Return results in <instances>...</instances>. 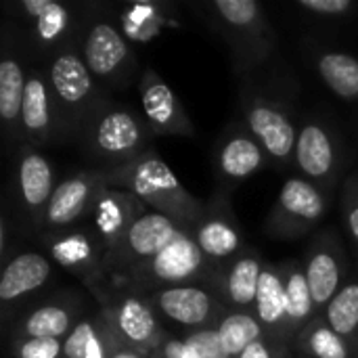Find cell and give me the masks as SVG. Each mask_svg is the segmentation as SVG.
<instances>
[{
	"mask_svg": "<svg viewBox=\"0 0 358 358\" xmlns=\"http://www.w3.org/2000/svg\"><path fill=\"white\" fill-rule=\"evenodd\" d=\"M103 178L107 187L130 191L149 210L168 216L189 235L201 218L206 203L195 199L178 182L170 166L155 151H149L128 166L103 170Z\"/></svg>",
	"mask_w": 358,
	"mask_h": 358,
	"instance_id": "6da1fadb",
	"label": "cell"
},
{
	"mask_svg": "<svg viewBox=\"0 0 358 358\" xmlns=\"http://www.w3.org/2000/svg\"><path fill=\"white\" fill-rule=\"evenodd\" d=\"M218 271L210 264V260L203 256L195 239L180 231L174 241L164 248L153 258L136 264L134 268L113 277L115 287L117 283H126L134 287V294L151 296L153 292L176 287V285H191V283H216Z\"/></svg>",
	"mask_w": 358,
	"mask_h": 358,
	"instance_id": "7a4b0ae2",
	"label": "cell"
},
{
	"mask_svg": "<svg viewBox=\"0 0 358 358\" xmlns=\"http://www.w3.org/2000/svg\"><path fill=\"white\" fill-rule=\"evenodd\" d=\"M86 153L111 170L122 168L153 151L151 128L145 120L124 107H96L84 126Z\"/></svg>",
	"mask_w": 358,
	"mask_h": 358,
	"instance_id": "3957f363",
	"label": "cell"
},
{
	"mask_svg": "<svg viewBox=\"0 0 358 358\" xmlns=\"http://www.w3.org/2000/svg\"><path fill=\"white\" fill-rule=\"evenodd\" d=\"M214 29L227 40L239 69H256L275 50V34L256 0H214L208 4Z\"/></svg>",
	"mask_w": 358,
	"mask_h": 358,
	"instance_id": "277c9868",
	"label": "cell"
},
{
	"mask_svg": "<svg viewBox=\"0 0 358 358\" xmlns=\"http://www.w3.org/2000/svg\"><path fill=\"white\" fill-rule=\"evenodd\" d=\"M48 86L55 103V113L71 132L84 130L86 122L101 105L94 96L96 80L84 63L82 52L65 48L55 55L48 65Z\"/></svg>",
	"mask_w": 358,
	"mask_h": 358,
	"instance_id": "5b68a950",
	"label": "cell"
},
{
	"mask_svg": "<svg viewBox=\"0 0 358 358\" xmlns=\"http://www.w3.org/2000/svg\"><path fill=\"white\" fill-rule=\"evenodd\" d=\"M245 128L262 145L264 153L279 166L296 164L298 130L281 101L262 94H243L241 101Z\"/></svg>",
	"mask_w": 358,
	"mask_h": 358,
	"instance_id": "8992f818",
	"label": "cell"
},
{
	"mask_svg": "<svg viewBox=\"0 0 358 358\" xmlns=\"http://www.w3.org/2000/svg\"><path fill=\"white\" fill-rule=\"evenodd\" d=\"M327 212V195L306 178H287L268 214L266 231L277 239H298L310 233Z\"/></svg>",
	"mask_w": 358,
	"mask_h": 358,
	"instance_id": "52a82bcc",
	"label": "cell"
},
{
	"mask_svg": "<svg viewBox=\"0 0 358 358\" xmlns=\"http://www.w3.org/2000/svg\"><path fill=\"white\" fill-rule=\"evenodd\" d=\"M178 233H180V229L176 222H172L168 216H164L159 212L149 210L128 229V233L122 237V241L103 256L99 279L105 273L111 277H117V275L134 268L136 264L153 258L164 248H168Z\"/></svg>",
	"mask_w": 358,
	"mask_h": 358,
	"instance_id": "ba28073f",
	"label": "cell"
},
{
	"mask_svg": "<svg viewBox=\"0 0 358 358\" xmlns=\"http://www.w3.org/2000/svg\"><path fill=\"white\" fill-rule=\"evenodd\" d=\"M159 321L185 327V329H206L216 327L227 315V306L214 287H203L201 283L176 285L153 292L149 296Z\"/></svg>",
	"mask_w": 358,
	"mask_h": 358,
	"instance_id": "9c48e42d",
	"label": "cell"
},
{
	"mask_svg": "<svg viewBox=\"0 0 358 358\" xmlns=\"http://www.w3.org/2000/svg\"><path fill=\"white\" fill-rule=\"evenodd\" d=\"M103 321L122 344L151 357L168 338L149 296L126 294L105 302Z\"/></svg>",
	"mask_w": 358,
	"mask_h": 358,
	"instance_id": "30bf717a",
	"label": "cell"
},
{
	"mask_svg": "<svg viewBox=\"0 0 358 358\" xmlns=\"http://www.w3.org/2000/svg\"><path fill=\"white\" fill-rule=\"evenodd\" d=\"M294 166L302 172V178L319 187L325 195L336 187L342 168V145L327 122L313 117L302 124Z\"/></svg>",
	"mask_w": 358,
	"mask_h": 358,
	"instance_id": "8fae6325",
	"label": "cell"
},
{
	"mask_svg": "<svg viewBox=\"0 0 358 358\" xmlns=\"http://www.w3.org/2000/svg\"><path fill=\"white\" fill-rule=\"evenodd\" d=\"M191 237L210 260V264L218 271V266H227L243 252V233L235 212L231 210L229 191H216L214 197L203 206L201 218L191 231Z\"/></svg>",
	"mask_w": 358,
	"mask_h": 358,
	"instance_id": "7c38bea8",
	"label": "cell"
},
{
	"mask_svg": "<svg viewBox=\"0 0 358 358\" xmlns=\"http://www.w3.org/2000/svg\"><path fill=\"white\" fill-rule=\"evenodd\" d=\"M82 57L96 82L126 86L124 82L134 73L136 59L122 34L109 21H96L88 27L82 42Z\"/></svg>",
	"mask_w": 358,
	"mask_h": 358,
	"instance_id": "4fadbf2b",
	"label": "cell"
},
{
	"mask_svg": "<svg viewBox=\"0 0 358 358\" xmlns=\"http://www.w3.org/2000/svg\"><path fill=\"white\" fill-rule=\"evenodd\" d=\"M105 187L103 170L99 168L78 172L61 180L46 206L42 227L50 233L71 229V224H76L84 214L90 216L92 203Z\"/></svg>",
	"mask_w": 358,
	"mask_h": 358,
	"instance_id": "5bb4252c",
	"label": "cell"
},
{
	"mask_svg": "<svg viewBox=\"0 0 358 358\" xmlns=\"http://www.w3.org/2000/svg\"><path fill=\"white\" fill-rule=\"evenodd\" d=\"M145 122L157 136H193L195 128L174 90L151 67L138 78Z\"/></svg>",
	"mask_w": 358,
	"mask_h": 358,
	"instance_id": "9a60e30c",
	"label": "cell"
},
{
	"mask_svg": "<svg viewBox=\"0 0 358 358\" xmlns=\"http://www.w3.org/2000/svg\"><path fill=\"white\" fill-rule=\"evenodd\" d=\"M266 153L262 145L252 136L248 128L231 126L214 145V170L218 180L231 191L241 180L260 172L266 164Z\"/></svg>",
	"mask_w": 358,
	"mask_h": 358,
	"instance_id": "2e32d148",
	"label": "cell"
},
{
	"mask_svg": "<svg viewBox=\"0 0 358 358\" xmlns=\"http://www.w3.org/2000/svg\"><path fill=\"white\" fill-rule=\"evenodd\" d=\"M147 212L149 208L130 191L105 187L96 195L90 210L94 237L103 248V256L113 250L128 233V229Z\"/></svg>",
	"mask_w": 358,
	"mask_h": 358,
	"instance_id": "e0dca14e",
	"label": "cell"
},
{
	"mask_svg": "<svg viewBox=\"0 0 358 358\" xmlns=\"http://www.w3.org/2000/svg\"><path fill=\"white\" fill-rule=\"evenodd\" d=\"M306 281L317 310H325L336 294L344 287V250L331 231L315 237L304 260Z\"/></svg>",
	"mask_w": 358,
	"mask_h": 358,
	"instance_id": "ac0fdd59",
	"label": "cell"
},
{
	"mask_svg": "<svg viewBox=\"0 0 358 358\" xmlns=\"http://www.w3.org/2000/svg\"><path fill=\"white\" fill-rule=\"evenodd\" d=\"M50 258L71 275L86 281L90 287L101 275L103 248L96 237H90L80 229H63L50 233L46 239Z\"/></svg>",
	"mask_w": 358,
	"mask_h": 358,
	"instance_id": "d6986e66",
	"label": "cell"
},
{
	"mask_svg": "<svg viewBox=\"0 0 358 358\" xmlns=\"http://www.w3.org/2000/svg\"><path fill=\"white\" fill-rule=\"evenodd\" d=\"M264 262L256 250H243L237 258H233L216 277L214 289L220 296L222 304L231 310L252 313L256 306L258 283L262 275Z\"/></svg>",
	"mask_w": 358,
	"mask_h": 358,
	"instance_id": "ffe728a7",
	"label": "cell"
},
{
	"mask_svg": "<svg viewBox=\"0 0 358 358\" xmlns=\"http://www.w3.org/2000/svg\"><path fill=\"white\" fill-rule=\"evenodd\" d=\"M17 187H19L21 206H23L29 222H34V227H38V224L42 227L46 206L57 189L55 170H52L50 162L42 153L27 149L19 157Z\"/></svg>",
	"mask_w": 358,
	"mask_h": 358,
	"instance_id": "44dd1931",
	"label": "cell"
},
{
	"mask_svg": "<svg viewBox=\"0 0 358 358\" xmlns=\"http://www.w3.org/2000/svg\"><path fill=\"white\" fill-rule=\"evenodd\" d=\"M55 126V103L48 82L31 71L27 76L23 107H21V136L27 145L36 147L50 138Z\"/></svg>",
	"mask_w": 358,
	"mask_h": 358,
	"instance_id": "7402d4cb",
	"label": "cell"
},
{
	"mask_svg": "<svg viewBox=\"0 0 358 358\" xmlns=\"http://www.w3.org/2000/svg\"><path fill=\"white\" fill-rule=\"evenodd\" d=\"M254 315L264 327V334L271 342L283 344L285 342V279L281 264H264Z\"/></svg>",
	"mask_w": 358,
	"mask_h": 358,
	"instance_id": "603a6c76",
	"label": "cell"
},
{
	"mask_svg": "<svg viewBox=\"0 0 358 358\" xmlns=\"http://www.w3.org/2000/svg\"><path fill=\"white\" fill-rule=\"evenodd\" d=\"M281 271L285 279V342L289 346L296 342L300 331L317 319V306L306 281L304 264L292 260L281 264Z\"/></svg>",
	"mask_w": 358,
	"mask_h": 358,
	"instance_id": "cb8c5ba5",
	"label": "cell"
},
{
	"mask_svg": "<svg viewBox=\"0 0 358 358\" xmlns=\"http://www.w3.org/2000/svg\"><path fill=\"white\" fill-rule=\"evenodd\" d=\"M52 273V266L48 258H44L38 252H23L17 254L10 262H6L2 277H0V300L13 302L19 300L40 287L48 281Z\"/></svg>",
	"mask_w": 358,
	"mask_h": 358,
	"instance_id": "d4e9b609",
	"label": "cell"
},
{
	"mask_svg": "<svg viewBox=\"0 0 358 358\" xmlns=\"http://www.w3.org/2000/svg\"><path fill=\"white\" fill-rule=\"evenodd\" d=\"M78 325V304L48 302L34 308L21 325L19 338H36V340H65L71 329Z\"/></svg>",
	"mask_w": 358,
	"mask_h": 358,
	"instance_id": "484cf974",
	"label": "cell"
},
{
	"mask_svg": "<svg viewBox=\"0 0 358 358\" xmlns=\"http://www.w3.org/2000/svg\"><path fill=\"white\" fill-rule=\"evenodd\" d=\"M27 78L17 57L6 55L0 61V117L8 134H21V107Z\"/></svg>",
	"mask_w": 358,
	"mask_h": 358,
	"instance_id": "4316f807",
	"label": "cell"
},
{
	"mask_svg": "<svg viewBox=\"0 0 358 358\" xmlns=\"http://www.w3.org/2000/svg\"><path fill=\"white\" fill-rule=\"evenodd\" d=\"M325 86L344 101H358V59L346 52L327 50L315 61Z\"/></svg>",
	"mask_w": 358,
	"mask_h": 358,
	"instance_id": "83f0119b",
	"label": "cell"
},
{
	"mask_svg": "<svg viewBox=\"0 0 358 358\" xmlns=\"http://www.w3.org/2000/svg\"><path fill=\"white\" fill-rule=\"evenodd\" d=\"M296 348L306 358H350V344L338 336L323 317L310 321L296 338Z\"/></svg>",
	"mask_w": 358,
	"mask_h": 358,
	"instance_id": "f1b7e54d",
	"label": "cell"
},
{
	"mask_svg": "<svg viewBox=\"0 0 358 358\" xmlns=\"http://www.w3.org/2000/svg\"><path fill=\"white\" fill-rule=\"evenodd\" d=\"M220 342L231 358H237L248 346L254 342L266 338L264 327L256 319L254 313H241V310H227V315L216 325Z\"/></svg>",
	"mask_w": 358,
	"mask_h": 358,
	"instance_id": "f546056e",
	"label": "cell"
},
{
	"mask_svg": "<svg viewBox=\"0 0 358 358\" xmlns=\"http://www.w3.org/2000/svg\"><path fill=\"white\" fill-rule=\"evenodd\" d=\"M325 323L348 344L358 338V281H348L327 304Z\"/></svg>",
	"mask_w": 358,
	"mask_h": 358,
	"instance_id": "4dcf8cb0",
	"label": "cell"
},
{
	"mask_svg": "<svg viewBox=\"0 0 358 358\" xmlns=\"http://www.w3.org/2000/svg\"><path fill=\"white\" fill-rule=\"evenodd\" d=\"M166 25V17L162 10V4H128L122 13V34L136 40L147 42L159 34V29Z\"/></svg>",
	"mask_w": 358,
	"mask_h": 358,
	"instance_id": "1f68e13d",
	"label": "cell"
},
{
	"mask_svg": "<svg viewBox=\"0 0 358 358\" xmlns=\"http://www.w3.org/2000/svg\"><path fill=\"white\" fill-rule=\"evenodd\" d=\"M69 21H71L69 8L50 0L46 10L34 21V31H36L34 36L40 44H55L69 29Z\"/></svg>",
	"mask_w": 358,
	"mask_h": 358,
	"instance_id": "d6a6232c",
	"label": "cell"
},
{
	"mask_svg": "<svg viewBox=\"0 0 358 358\" xmlns=\"http://www.w3.org/2000/svg\"><path fill=\"white\" fill-rule=\"evenodd\" d=\"M182 344H185V358H231L220 342L216 327L189 331L182 338Z\"/></svg>",
	"mask_w": 358,
	"mask_h": 358,
	"instance_id": "836d02e7",
	"label": "cell"
},
{
	"mask_svg": "<svg viewBox=\"0 0 358 358\" xmlns=\"http://www.w3.org/2000/svg\"><path fill=\"white\" fill-rule=\"evenodd\" d=\"M15 358H63L61 340H36V338H13Z\"/></svg>",
	"mask_w": 358,
	"mask_h": 358,
	"instance_id": "e575fe53",
	"label": "cell"
},
{
	"mask_svg": "<svg viewBox=\"0 0 358 358\" xmlns=\"http://www.w3.org/2000/svg\"><path fill=\"white\" fill-rule=\"evenodd\" d=\"M99 327L101 321L80 319L78 325L71 329V334L63 340V358H86V348L92 336L99 331Z\"/></svg>",
	"mask_w": 358,
	"mask_h": 358,
	"instance_id": "d590c367",
	"label": "cell"
},
{
	"mask_svg": "<svg viewBox=\"0 0 358 358\" xmlns=\"http://www.w3.org/2000/svg\"><path fill=\"white\" fill-rule=\"evenodd\" d=\"M342 212L348 235L358 245V174H352L342 185Z\"/></svg>",
	"mask_w": 358,
	"mask_h": 358,
	"instance_id": "8d00e7d4",
	"label": "cell"
},
{
	"mask_svg": "<svg viewBox=\"0 0 358 358\" xmlns=\"http://www.w3.org/2000/svg\"><path fill=\"white\" fill-rule=\"evenodd\" d=\"M298 6L323 17H342L355 8L352 0H298Z\"/></svg>",
	"mask_w": 358,
	"mask_h": 358,
	"instance_id": "74e56055",
	"label": "cell"
},
{
	"mask_svg": "<svg viewBox=\"0 0 358 358\" xmlns=\"http://www.w3.org/2000/svg\"><path fill=\"white\" fill-rule=\"evenodd\" d=\"M285 352H287V346L275 344L268 338H262L254 342L252 346H248L237 358H281Z\"/></svg>",
	"mask_w": 358,
	"mask_h": 358,
	"instance_id": "f35d334b",
	"label": "cell"
},
{
	"mask_svg": "<svg viewBox=\"0 0 358 358\" xmlns=\"http://www.w3.org/2000/svg\"><path fill=\"white\" fill-rule=\"evenodd\" d=\"M101 321H103V317H101ZM103 329H105V340H107V358H153L151 355H147V352H141L136 348H130V346L122 344L109 331V327L105 325V321H103Z\"/></svg>",
	"mask_w": 358,
	"mask_h": 358,
	"instance_id": "ab89813d",
	"label": "cell"
},
{
	"mask_svg": "<svg viewBox=\"0 0 358 358\" xmlns=\"http://www.w3.org/2000/svg\"><path fill=\"white\" fill-rule=\"evenodd\" d=\"M48 2L50 0H21V10L31 19V21H36L44 10H46V6H48Z\"/></svg>",
	"mask_w": 358,
	"mask_h": 358,
	"instance_id": "60d3db41",
	"label": "cell"
},
{
	"mask_svg": "<svg viewBox=\"0 0 358 358\" xmlns=\"http://www.w3.org/2000/svg\"><path fill=\"white\" fill-rule=\"evenodd\" d=\"M6 237H8V229H6V218H2L0 224V254H6Z\"/></svg>",
	"mask_w": 358,
	"mask_h": 358,
	"instance_id": "b9f144b4",
	"label": "cell"
},
{
	"mask_svg": "<svg viewBox=\"0 0 358 358\" xmlns=\"http://www.w3.org/2000/svg\"><path fill=\"white\" fill-rule=\"evenodd\" d=\"M281 358H287V352H285V355H283V357H281Z\"/></svg>",
	"mask_w": 358,
	"mask_h": 358,
	"instance_id": "7bdbcfd3",
	"label": "cell"
},
{
	"mask_svg": "<svg viewBox=\"0 0 358 358\" xmlns=\"http://www.w3.org/2000/svg\"><path fill=\"white\" fill-rule=\"evenodd\" d=\"M302 358H306V357H302Z\"/></svg>",
	"mask_w": 358,
	"mask_h": 358,
	"instance_id": "ee69618b",
	"label": "cell"
}]
</instances>
